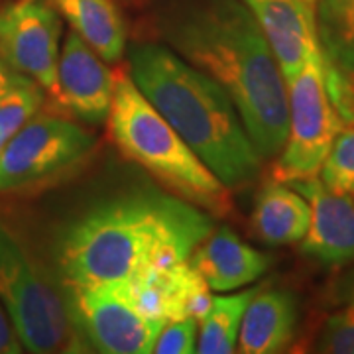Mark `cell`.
I'll list each match as a JSON object with an SVG mask.
<instances>
[{
	"instance_id": "6da1fadb",
	"label": "cell",
	"mask_w": 354,
	"mask_h": 354,
	"mask_svg": "<svg viewBox=\"0 0 354 354\" xmlns=\"http://www.w3.org/2000/svg\"><path fill=\"white\" fill-rule=\"evenodd\" d=\"M211 232L213 216L181 195L132 185L91 201L65 223L55 264L65 290L87 288L187 260Z\"/></svg>"
},
{
	"instance_id": "7a4b0ae2",
	"label": "cell",
	"mask_w": 354,
	"mask_h": 354,
	"mask_svg": "<svg viewBox=\"0 0 354 354\" xmlns=\"http://www.w3.org/2000/svg\"><path fill=\"white\" fill-rule=\"evenodd\" d=\"M165 46L228 93L262 158L290 130L288 83L264 32L242 0H183L160 20Z\"/></svg>"
},
{
	"instance_id": "3957f363",
	"label": "cell",
	"mask_w": 354,
	"mask_h": 354,
	"mask_svg": "<svg viewBox=\"0 0 354 354\" xmlns=\"http://www.w3.org/2000/svg\"><path fill=\"white\" fill-rule=\"evenodd\" d=\"M128 75L227 189L256 181L262 156L215 79L160 44H136L128 55Z\"/></svg>"
},
{
	"instance_id": "277c9868",
	"label": "cell",
	"mask_w": 354,
	"mask_h": 354,
	"mask_svg": "<svg viewBox=\"0 0 354 354\" xmlns=\"http://www.w3.org/2000/svg\"><path fill=\"white\" fill-rule=\"evenodd\" d=\"M106 120L120 152L177 195L215 211L227 205L228 189L221 179L203 164L127 73H120L114 81Z\"/></svg>"
},
{
	"instance_id": "5b68a950",
	"label": "cell",
	"mask_w": 354,
	"mask_h": 354,
	"mask_svg": "<svg viewBox=\"0 0 354 354\" xmlns=\"http://www.w3.org/2000/svg\"><path fill=\"white\" fill-rule=\"evenodd\" d=\"M0 304L28 353L83 351V341L73 325L65 293L41 274L34 258L2 223Z\"/></svg>"
},
{
	"instance_id": "8992f818",
	"label": "cell",
	"mask_w": 354,
	"mask_h": 354,
	"mask_svg": "<svg viewBox=\"0 0 354 354\" xmlns=\"http://www.w3.org/2000/svg\"><path fill=\"white\" fill-rule=\"evenodd\" d=\"M290 130L279 152L276 177L295 181L319 176L344 118L335 106L327 83V59L321 46L309 53L301 71L288 81Z\"/></svg>"
},
{
	"instance_id": "52a82bcc",
	"label": "cell",
	"mask_w": 354,
	"mask_h": 354,
	"mask_svg": "<svg viewBox=\"0 0 354 354\" xmlns=\"http://www.w3.org/2000/svg\"><path fill=\"white\" fill-rule=\"evenodd\" d=\"M97 138L55 114L36 113L0 152V193L51 181L85 162Z\"/></svg>"
},
{
	"instance_id": "ba28073f",
	"label": "cell",
	"mask_w": 354,
	"mask_h": 354,
	"mask_svg": "<svg viewBox=\"0 0 354 354\" xmlns=\"http://www.w3.org/2000/svg\"><path fill=\"white\" fill-rule=\"evenodd\" d=\"M69 313L81 341L104 354L153 353L162 323L152 321L134 304L127 279L65 290Z\"/></svg>"
},
{
	"instance_id": "9c48e42d",
	"label": "cell",
	"mask_w": 354,
	"mask_h": 354,
	"mask_svg": "<svg viewBox=\"0 0 354 354\" xmlns=\"http://www.w3.org/2000/svg\"><path fill=\"white\" fill-rule=\"evenodd\" d=\"M62 30L51 0H14L0 8V57L55 99Z\"/></svg>"
},
{
	"instance_id": "30bf717a",
	"label": "cell",
	"mask_w": 354,
	"mask_h": 354,
	"mask_svg": "<svg viewBox=\"0 0 354 354\" xmlns=\"http://www.w3.org/2000/svg\"><path fill=\"white\" fill-rule=\"evenodd\" d=\"M124 279L140 311L162 325L187 317L201 321L213 299L209 286L189 258L144 268Z\"/></svg>"
},
{
	"instance_id": "8fae6325",
	"label": "cell",
	"mask_w": 354,
	"mask_h": 354,
	"mask_svg": "<svg viewBox=\"0 0 354 354\" xmlns=\"http://www.w3.org/2000/svg\"><path fill=\"white\" fill-rule=\"evenodd\" d=\"M311 205V225L301 241V252L323 266L354 262L353 193L329 189L321 177L286 181Z\"/></svg>"
},
{
	"instance_id": "7c38bea8",
	"label": "cell",
	"mask_w": 354,
	"mask_h": 354,
	"mask_svg": "<svg viewBox=\"0 0 354 354\" xmlns=\"http://www.w3.org/2000/svg\"><path fill=\"white\" fill-rule=\"evenodd\" d=\"M101 55L75 32L67 34L57 65V99L88 124L109 118L116 77Z\"/></svg>"
},
{
	"instance_id": "4fadbf2b",
	"label": "cell",
	"mask_w": 354,
	"mask_h": 354,
	"mask_svg": "<svg viewBox=\"0 0 354 354\" xmlns=\"http://www.w3.org/2000/svg\"><path fill=\"white\" fill-rule=\"evenodd\" d=\"M252 12L278 59L286 83L319 46L315 6L305 0H242Z\"/></svg>"
},
{
	"instance_id": "5bb4252c",
	"label": "cell",
	"mask_w": 354,
	"mask_h": 354,
	"mask_svg": "<svg viewBox=\"0 0 354 354\" xmlns=\"http://www.w3.org/2000/svg\"><path fill=\"white\" fill-rule=\"evenodd\" d=\"M189 260L209 290L216 293L236 291L254 283L272 264L270 256L242 242L241 236L227 227L213 230L193 250Z\"/></svg>"
},
{
	"instance_id": "9a60e30c",
	"label": "cell",
	"mask_w": 354,
	"mask_h": 354,
	"mask_svg": "<svg viewBox=\"0 0 354 354\" xmlns=\"http://www.w3.org/2000/svg\"><path fill=\"white\" fill-rule=\"evenodd\" d=\"M299 309L286 290L256 291L242 319L236 348L244 354H274L286 351L297 333Z\"/></svg>"
},
{
	"instance_id": "2e32d148",
	"label": "cell",
	"mask_w": 354,
	"mask_h": 354,
	"mask_svg": "<svg viewBox=\"0 0 354 354\" xmlns=\"http://www.w3.org/2000/svg\"><path fill=\"white\" fill-rule=\"evenodd\" d=\"M252 225L256 234L272 246L301 242L311 225V205L290 183L276 177L256 199Z\"/></svg>"
},
{
	"instance_id": "e0dca14e",
	"label": "cell",
	"mask_w": 354,
	"mask_h": 354,
	"mask_svg": "<svg viewBox=\"0 0 354 354\" xmlns=\"http://www.w3.org/2000/svg\"><path fill=\"white\" fill-rule=\"evenodd\" d=\"M77 36L104 62L116 64L127 51V26L113 0H51Z\"/></svg>"
},
{
	"instance_id": "ac0fdd59",
	"label": "cell",
	"mask_w": 354,
	"mask_h": 354,
	"mask_svg": "<svg viewBox=\"0 0 354 354\" xmlns=\"http://www.w3.org/2000/svg\"><path fill=\"white\" fill-rule=\"evenodd\" d=\"M315 24L330 69L354 79V0H317Z\"/></svg>"
},
{
	"instance_id": "d6986e66",
	"label": "cell",
	"mask_w": 354,
	"mask_h": 354,
	"mask_svg": "<svg viewBox=\"0 0 354 354\" xmlns=\"http://www.w3.org/2000/svg\"><path fill=\"white\" fill-rule=\"evenodd\" d=\"M260 288L213 295L207 313L199 321L201 329H199V339H197V353L230 354L236 351L246 307Z\"/></svg>"
},
{
	"instance_id": "ffe728a7",
	"label": "cell",
	"mask_w": 354,
	"mask_h": 354,
	"mask_svg": "<svg viewBox=\"0 0 354 354\" xmlns=\"http://www.w3.org/2000/svg\"><path fill=\"white\" fill-rule=\"evenodd\" d=\"M44 88L36 81L22 77L12 88L0 95V152L20 132L26 122L39 113Z\"/></svg>"
},
{
	"instance_id": "44dd1931",
	"label": "cell",
	"mask_w": 354,
	"mask_h": 354,
	"mask_svg": "<svg viewBox=\"0 0 354 354\" xmlns=\"http://www.w3.org/2000/svg\"><path fill=\"white\" fill-rule=\"evenodd\" d=\"M319 177L329 189L354 193V124L335 138Z\"/></svg>"
},
{
	"instance_id": "7402d4cb",
	"label": "cell",
	"mask_w": 354,
	"mask_h": 354,
	"mask_svg": "<svg viewBox=\"0 0 354 354\" xmlns=\"http://www.w3.org/2000/svg\"><path fill=\"white\" fill-rule=\"evenodd\" d=\"M317 351L330 354H354V295L341 311L327 319Z\"/></svg>"
},
{
	"instance_id": "603a6c76",
	"label": "cell",
	"mask_w": 354,
	"mask_h": 354,
	"mask_svg": "<svg viewBox=\"0 0 354 354\" xmlns=\"http://www.w3.org/2000/svg\"><path fill=\"white\" fill-rule=\"evenodd\" d=\"M197 319L187 317L165 323L156 344L153 353L158 354H193L197 353Z\"/></svg>"
},
{
	"instance_id": "cb8c5ba5",
	"label": "cell",
	"mask_w": 354,
	"mask_h": 354,
	"mask_svg": "<svg viewBox=\"0 0 354 354\" xmlns=\"http://www.w3.org/2000/svg\"><path fill=\"white\" fill-rule=\"evenodd\" d=\"M22 351H24V346L14 330L10 317L0 304V354H20Z\"/></svg>"
},
{
	"instance_id": "d4e9b609",
	"label": "cell",
	"mask_w": 354,
	"mask_h": 354,
	"mask_svg": "<svg viewBox=\"0 0 354 354\" xmlns=\"http://www.w3.org/2000/svg\"><path fill=\"white\" fill-rule=\"evenodd\" d=\"M24 75H20V73H16V71H12L8 65L4 64V59L0 57V95H4L8 88H12L20 79H22Z\"/></svg>"
},
{
	"instance_id": "484cf974",
	"label": "cell",
	"mask_w": 354,
	"mask_h": 354,
	"mask_svg": "<svg viewBox=\"0 0 354 354\" xmlns=\"http://www.w3.org/2000/svg\"><path fill=\"white\" fill-rule=\"evenodd\" d=\"M305 2H309V4H313V6H315V2H317V0H305Z\"/></svg>"
},
{
	"instance_id": "4316f807",
	"label": "cell",
	"mask_w": 354,
	"mask_h": 354,
	"mask_svg": "<svg viewBox=\"0 0 354 354\" xmlns=\"http://www.w3.org/2000/svg\"><path fill=\"white\" fill-rule=\"evenodd\" d=\"M353 195H354V193H353Z\"/></svg>"
}]
</instances>
